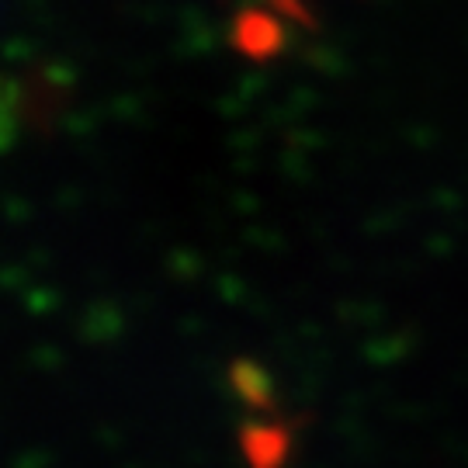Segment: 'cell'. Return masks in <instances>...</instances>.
I'll return each instance as SVG.
<instances>
[{
	"label": "cell",
	"mask_w": 468,
	"mask_h": 468,
	"mask_svg": "<svg viewBox=\"0 0 468 468\" xmlns=\"http://www.w3.org/2000/svg\"><path fill=\"white\" fill-rule=\"evenodd\" d=\"M25 125V101H21V80L0 73V153L15 146L17 129Z\"/></svg>",
	"instance_id": "cell-1"
}]
</instances>
